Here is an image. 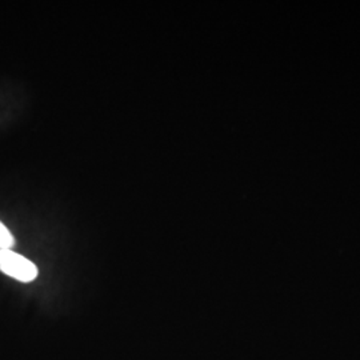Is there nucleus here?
<instances>
[{"label":"nucleus","mask_w":360,"mask_h":360,"mask_svg":"<svg viewBox=\"0 0 360 360\" xmlns=\"http://www.w3.org/2000/svg\"><path fill=\"white\" fill-rule=\"evenodd\" d=\"M0 271L23 283L32 282L38 276L37 266L11 250H0Z\"/></svg>","instance_id":"obj_1"},{"label":"nucleus","mask_w":360,"mask_h":360,"mask_svg":"<svg viewBox=\"0 0 360 360\" xmlns=\"http://www.w3.org/2000/svg\"><path fill=\"white\" fill-rule=\"evenodd\" d=\"M15 245L11 232L0 221V250H10Z\"/></svg>","instance_id":"obj_2"}]
</instances>
